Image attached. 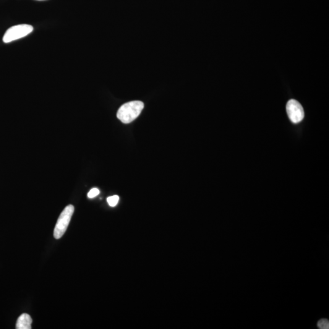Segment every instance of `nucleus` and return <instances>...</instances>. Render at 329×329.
<instances>
[{"instance_id": "obj_1", "label": "nucleus", "mask_w": 329, "mask_h": 329, "mask_svg": "<svg viewBox=\"0 0 329 329\" xmlns=\"http://www.w3.org/2000/svg\"><path fill=\"white\" fill-rule=\"evenodd\" d=\"M143 108L144 104L142 101L128 102L120 107L117 112V118L123 123H130L140 116Z\"/></svg>"}, {"instance_id": "obj_3", "label": "nucleus", "mask_w": 329, "mask_h": 329, "mask_svg": "<svg viewBox=\"0 0 329 329\" xmlns=\"http://www.w3.org/2000/svg\"><path fill=\"white\" fill-rule=\"evenodd\" d=\"M32 26L27 24H22L10 27L4 34L2 41L4 43L12 42L13 41L25 38L30 35L33 31Z\"/></svg>"}, {"instance_id": "obj_8", "label": "nucleus", "mask_w": 329, "mask_h": 329, "mask_svg": "<svg viewBox=\"0 0 329 329\" xmlns=\"http://www.w3.org/2000/svg\"><path fill=\"white\" fill-rule=\"evenodd\" d=\"M100 190L96 189V188H94V189L90 190V191L88 193L87 197L89 198H93L100 194Z\"/></svg>"}, {"instance_id": "obj_7", "label": "nucleus", "mask_w": 329, "mask_h": 329, "mask_svg": "<svg viewBox=\"0 0 329 329\" xmlns=\"http://www.w3.org/2000/svg\"><path fill=\"white\" fill-rule=\"evenodd\" d=\"M318 327L321 329H328L329 328V322L327 319H322L318 321Z\"/></svg>"}, {"instance_id": "obj_5", "label": "nucleus", "mask_w": 329, "mask_h": 329, "mask_svg": "<svg viewBox=\"0 0 329 329\" xmlns=\"http://www.w3.org/2000/svg\"><path fill=\"white\" fill-rule=\"evenodd\" d=\"M33 320L30 315L27 313H23L20 317L18 318L16 323L17 329H31V325H32Z\"/></svg>"}, {"instance_id": "obj_9", "label": "nucleus", "mask_w": 329, "mask_h": 329, "mask_svg": "<svg viewBox=\"0 0 329 329\" xmlns=\"http://www.w3.org/2000/svg\"><path fill=\"white\" fill-rule=\"evenodd\" d=\"M38 1H43V0H38Z\"/></svg>"}, {"instance_id": "obj_6", "label": "nucleus", "mask_w": 329, "mask_h": 329, "mask_svg": "<svg viewBox=\"0 0 329 329\" xmlns=\"http://www.w3.org/2000/svg\"><path fill=\"white\" fill-rule=\"evenodd\" d=\"M119 200L120 198L119 196L114 195L112 196V197L108 198L107 201H108L110 206H111V207H115V206H116L117 204H118Z\"/></svg>"}, {"instance_id": "obj_2", "label": "nucleus", "mask_w": 329, "mask_h": 329, "mask_svg": "<svg viewBox=\"0 0 329 329\" xmlns=\"http://www.w3.org/2000/svg\"><path fill=\"white\" fill-rule=\"evenodd\" d=\"M75 207L73 205L67 206L62 211L55 226L54 237L56 239H59L64 236L74 213Z\"/></svg>"}, {"instance_id": "obj_4", "label": "nucleus", "mask_w": 329, "mask_h": 329, "mask_svg": "<svg viewBox=\"0 0 329 329\" xmlns=\"http://www.w3.org/2000/svg\"><path fill=\"white\" fill-rule=\"evenodd\" d=\"M286 109L289 119L293 123H298L304 119V109L298 101L295 100H289L287 103Z\"/></svg>"}]
</instances>
